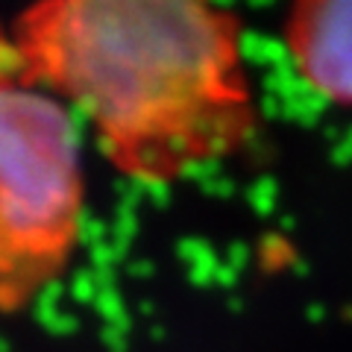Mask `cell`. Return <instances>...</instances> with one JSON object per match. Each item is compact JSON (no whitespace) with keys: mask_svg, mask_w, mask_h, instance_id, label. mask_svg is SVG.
<instances>
[{"mask_svg":"<svg viewBox=\"0 0 352 352\" xmlns=\"http://www.w3.org/2000/svg\"><path fill=\"white\" fill-rule=\"evenodd\" d=\"M27 85H47L91 120L129 179L168 185L256 135L244 27L197 0H47L18 15Z\"/></svg>","mask_w":352,"mask_h":352,"instance_id":"obj_1","label":"cell"},{"mask_svg":"<svg viewBox=\"0 0 352 352\" xmlns=\"http://www.w3.org/2000/svg\"><path fill=\"white\" fill-rule=\"evenodd\" d=\"M82 162L71 115L30 88L0 85V317L18 314L74 258Z\"/></svg>","mask_w":352,"mask_h":352,"instance_id":"obj_2","label":"cell"},{"mask_svg":"<svg viewBox=\"0 0 352 352\" xmlns=\"http://www.w3.org/2000/svg\"><path fill=\"white\" fill-rule=\"evenodd\" d=\"M285 53L300 82L338 109H352V0H305L282 24Z\"/></svg>","mask_w":352,"mask_h":352,"instance_id":"obj_3","label":"cell"}]
</instances>
